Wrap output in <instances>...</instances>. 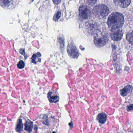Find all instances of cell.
<instances>
[{
	"instance_id": "cell-1",
	"label": "cell",
	"mask_w": 133,
	"mask_h": 133,
	"mask_svg": "<svg viewBox=\"0 0 133 133\" xmlns=\"http://www.w3.org/2000/svg\"><path fill=\"white\" fill-rule=\"evenodd\" d=\"M123 15L119 12H114L110 15L108 19L109 27L112 30H116L121 28L124 23Z\"/></svg>"
},
{
	"instance_id": "cell-2",
	"label": "cell",
	"mask_w": 133,
	"mask_h": 133,
	"mask_svg": "<svg viewBox=\"0 0 133 133\" xmlns=\"http://www.w3.org/2000/svg\"><path fill=\"white\" fill-rule=\"evenodd\" d=\"M93 12L94 16L97 18H103L109 14V10L106 5L99 4L93 8Z\"/></svg>"
},
{
	"instance_id": "cell-3",
	"label": "cell",
	"mask_w": 133,
	"mask_h": 133,
	"mask_svg": "<svg viewBox=\"0 0 133 133\" xmlns=\"http://www.w3.org/2000/svg\"><path fill=\"white\" fill-rule=\"evenodd\" d=\"M109 41V37L107 35L97 36L94 38V43L98 47H102L107 43Z\"/></svg>"
},
{
	"instance_id": "cell-4",
	"label": "cell",
	"mask_w": 133,
	"mask_h": 133,
	"mask_svg": "<svg viewBox=\"0 0 133 133\" xmlns=\"http://www.w3.org/2000/svg\"><path fill=\"white\" fill-rule=\"evenodd\" d=\"M67 52L69 55L73 58H76L79 56L78 50L73 43H71L68 45Z\"/></svg>"
},
{
	"instance_id": "cell-5",
	"label": "cell",
	"mask_w": 133,
	"mask_h": 133,
	"mask_svg": "<svg viewBox=\"0 0 133 133\" xmlns=\"http://www.w3.org/2000/svg\"><path fill=\"white\" fill-rule=\"evenodd\" d=\"M79 11L80 16L83 19H86L90 16V10L87 6L85 5L80 6Z\"/></svg>"
},
{
	"instance_id": "cell-6",
	"label": "cell",
	"mask_w": 133,
	"mask_h": 133,
	"mask_svg": "<svg viewBox=\"0 0 133 133\" xmlns=\"http://www.w3.org/2000/svg\"><path fill=\"white\" fill-rule=\"evenodd\" d=\"M87 29L91 34H97L100 31V26L97 23H92L88 24Z\"/></svg>"
},
{
	"instance_id": "cell-7",
	"label": "cell",
	"mask_w": 133,
	"mask_h": 133,
	"mask_svg": "<svg viewBox=\"0 0 133 133\" xmlns=\"http://www.w3.org/2000/svg\"><path fill=\"white\" fill-rule=\"evenodd\" d=\"M48 98L51 103H56L59 101V97L57 91L51 90L48 94Z\"/></svg>"
},
{
	"instance_id": "cell-8",
	"label": "cell",
	"mask_w": 133,
	"mask_h": 133,
	"mask_svg": "<svg viewBox=\"0 0 133 133\" xmlns=\"http://www.w3.org/2000/svg\"><path fill=\"white\" fill-rule=\"evenodd\" d=\"M123 32L122 30L117 29L114 30L111 34V37L112 39L115 41H119L122 38Z\"/></svg>"
},
{
	"instance_id": "cell-9",
	"label": "cell",
	"mask_w": 133,
	"mask_h": 133,
	"mask_svg": "<svg viewBox=\"0 0 133 133\" xmlns=\"http://www.w3.org/2000/svg\"><path fill=\"white\" fill-rule=\"evenodd\" d=\"M115 3L123 8L128 7L131 2V0H114Z\"/></svg>"
},
{
	"instance_id": "cell-10",
	"label": "cell",
	"mask_w": 133,
	"mask_h": 133,
	"mask_svg": "<svg viewBox=\"0 0 133 133\" xmlns=\"http://www.w3.org/2000/svg\"><path fill=\"white\" fill-rule=\"evenodd\" d=\"M107 116L105 113H101L98 115L97 119L102 124H104L106 122Z\"/></svg>"
},
{
	"instance_id": "cell-11",
	"label": "cell",
	"mask_w": 133,
	"mask_h": 133,
	"mask_svg": "<svg viewBox=\"0 0 133 133\" xmlns=\"http://www.w3.org/2000/svg\"><path fill=\"white\" fill-rule=\"evenodd\" d=\"M132 90V86L130 85H128L125 87L124 88L121 90V95L123 96H125L127 95V94L130 93Z\"/></svg>"
},
{
	"instance_id": "cell-12",
	"label": "cell",
	"mask_w": 133,
	"mask_h": 133,
	"mask_svg": "<svg viewBox=\"0 0 133 133\" xmlns=\"http://www.w3.org/2000/svg\"><path fill=\"white\" fill-rule=\"evenodd\" d=\"M41 57V54L39 52L37 54H34L33 55L31 58L32 62L34 64H36L38 62H40L41 60L40 58Z\"/></svg>"
},
{
	"instance_id": "cell-13",
	"label": "cell",
	"mask_w": 133,
	"mask_h": 133,
	"mask_svg": "<svg viewBox=\"0 0 133 133\" xmlns=\"http://www.w3.org/2000/svg\"><path fill=\"white\" fill-rule=\"evenodd\" d=\"M33 124V122L30 120H27L25 124V130L28 132H30L32 131Z\"/></svg>"
},
{
	"instance_id": "cell-14",
	"label": "cell",
	"mask_w": 133,
	"mask_h": 133,
	"mask_svg": "<svg viewBox=\"0 0 133 133\" xmlns=\"http://www.w3.org/2000/svg\"><path fill=\"white\" fill-rule=\"evenodd\" d=\"M23 128V124L22 119H19L18 121L17 125H16V130L18 132L21 133L22 131Z\"/></svg>"
},
{
	"instance_id": "cell-15",
	"label": "cell",
	"mask_w": 133,
	"mask_h": 133,
	"mask_svg": "<svg viewBox=\"0 0 133 133\" xmlns=\"http://www.w3.org/2000/svg\"><path fill=\"white\" fill-rule=\"evenodd\" d=\"M126 39L130 44L133 45V31L128 33L126 35Z\"/></svg>"
},
{
	"instance_id": "cell-16",
	"label": "cell",
	"mask_w": 133,
	"mask_h": 133,
	"mask_svg": "<svg viewBox=\"0 0 133 133\" xmlns=\"http://www.w3.org/2000/svg\"><path fill=\"white\" fill-rule=\"evenodd\" d=\"M12 0H0L1 6L4 8L8 7Z\"/></svg>"
},
{
	"instance_id": "cell-17",
	"label": "cell",
	"mask_w": 133,
	"mask_h": 133,
	"mask_svg": "<svg viewBox=\"0 0 133 133\" xmlns=\"http://www.w3.org/2000/svg\"><path fill=\"white\" fill-rule=\"evenodd\" d=\"M61 11L60 10H58L56 13L55 14L53 17V19L55 22H57L59 20L61 16Z\"/></svg>"
},
{
	"instance_id": "cell-18",
	"label": "cell",
	"mask_w": 133,
	"mask_h": 133,
	"mask_svg": "<svg viewBox=\"0 0 133 133\" xmlns=\"http://www.w3.org/2000/svg\"><path fill=\"white\" fill-rule=\"evenodd\" d=\"M25 66V63L23 61H20L17 64V67L20 69H22Z\"/></svg>"
},
{
	"instance_id": "cell-19",
	"label": "cell",
	"mask_w": 133,
	"mask_h": 133,
	"mask_svg": "<svg viewBox=\"0 0 133 133\" xmlns=\"http://www.w3.org/2000/svg\"><path fill=\"white\" fill-rule=\"evenodd\" d=\"M97 0H86L87 4L90 5H93L96 4Z\"/></svg>"
},
{
	"instance_id": "cell-20",
	"label": "cell",
	"mask_w": 133,
	"mask_h": 133,
	"mask_svg": "<svg viewBox=\"0 0 133 133\" xmlns=\"http://www.w3.org/2000/svg\"><path fill=\"white\" fill-rule=\"evenodd\" d=\"M127 110L128 111H133V105L131 104L128 105L127 106Z\"/></svg>"
},
{
	"instance_id": "cell-21",
	"label": "cell",
	"mask_w": 133,
	"mask_h": 133,
	"mask_svg": "<svg viewBox=\"0 0 133 133\" xmlns=\"http://www.w3.org/2000/svg\"><path fill=\"white\" fill-rule=\"evenodd\" d=\"M55 5H58L61 2V0H52Z\"/></svg>"
},
{
	"instance_id": "cell-22",
	"label": "cell",
	"mask_w": 133,
	"mask_h": 133,
	"mask_svg": "<svg viewBox=\"0 0 133 133\" xmlns=\"http://www.w3.org/2000/svg\"><path fill=\"white\" fill-rule=\"evenodd\" d=\"M34 1V0H32V2L33 1Z\"/></svg>"
}]
</instances>
